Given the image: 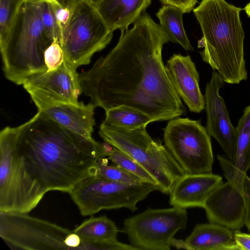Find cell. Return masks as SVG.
Listing matches in <instances>:
<instances>
[{"mask_svg":"<svg viewBox=\"0 0 250 250\" xmlns=\"http://www.w3.org/2000/svg\"><path fill=\"white\" fill-rule=\"evenodd\" d=\"M168 39L160 24L144 12L116 46L88 70L79 74L82 92L106 111L125 105L155 121L170 120L186 109L177 92L162 52Z\"/></svg>","mask_w":250,"mask_h":250,"instance_id":"obj_1","label":"cell"},{"mask_svg":"<svg viewBox=\"0 0 250 250\" xmlns=\"http://www.w3.org/2000/svg\"><path fill=\"white\" fill-rule=\"evenodd\" d=\"M23 125L16 145L17 159L28 181L44 195L53 190L69 193L80 182L94 175L97 161L107 156L103 143L39 111Z\"/></svg>","mask_w":250,"mask_h":250,"instance_id":"obj_2","label":"cell"},{"mask_svg":"<svg viewBox=\"0 0 250 250\" xmlns=\"http://www.w3.org/2000/svg\"><path fill=\"white\" fill-rule=\"evenodd\" d=\"M241 10L225 0H202L193 9L205 41L204 49L200 52L203 61L224 83L232 84L248 78Z\"/></svg>","mask_w":250,"mask_h":250,"instance_id":"obj_3","label":"cell"},{"mask_svg":"<svg viewBox=\"0 0 250 250\" xmlns=\"http://www.w3.org/2000/svg\"><path fill=\"white\" fill-rule=\"evenodd\" d=\"M52 42L43 26L38 2L27 0L9 42L0 51L6 78L21 85L30 76L46 71L44 53Z\"/></svg>","mask_w":250,"mask_h":250,"instance_id":"obj_4","label":"cell"},{"mask_svg":"<svg viewBox=\"0 0 250 250\" xmlns=\"http://www.w3.org/2000/svg\"><path fill=\"white\" fill-rule=\"evenodd\" d=\"M99 134L152 175L163 193L169 194L176 181L186 174L166 146L150 137L146 127L127 129L103 122Z\"/></svg>","mask_w":250,"mask_h":250,"instance_id":"obj_5","label":"cell"},{"mask_svg":"<svg viewBox=\"0 0 250 250\" xmlns=\"http://www.w3.org/2000/svg\"><path fill=\"white\" fill-rule=\"evenodd\" d=\"M0 236L11 249L99 250L73 230L27 213L0 211Z\"/></svg>","mask_w":250,"mask_h":250,"instance_id":"obj_6","label":"cell"},{"mask_svg":"<svg viewBox=\"0 0 250 250\" xmlns=\"http://www.w3.org/2000/svg\"><path fill=\"white\" fill-rule=\"evenodd\" d=\"M64 0L70 4L72 14L60 44L64 60L76 69L88 64L94 54L109 43L113 31L87 0Z\"/></svg>","mask_w":250,"mask_h":250,"instance_id":"obj_7","label":"cell"},{"mask_svg":"<svg viewBox=\"0 0 250 250\" xmlns=\"http://www.w3.org/2000/svg\"><path fill=\"white\" fill-rule=\"evenodd\" d=\"M155 190H158L157 186L150 183L127 184L92 175L78 183L69 194L86 216L103 209L125 208L133 212L137 203Z\"/></svg>","mask_w":250,"mask_h":250,"instance_id":"obj_8","label":"cell"},{"mask_svg":"<svg viewBox=\"0 0 250 250\" xmlns=\"http://www.w3.org/2000/svg\"><path fill=\"white\" fill-rule=\"evenodd\" d=\"M210 137L200 120L188 118L170 120L164 129L165 146L186 174L212 172Z\"/></svg>","mask_w":250,"mask_h":250,"instance_id":"obj_9","label":"cell"},{"mask_svg":"<svg viewBox=\"0 0 250 250\" xmlns=\"http://www.w3.org/2000/svg\"><path fill=\"white\" fill-rule=\"evenodd\" d=\"M22 127L7 126L0 133V211L27 213L42 199L17 159L16 145Z\"/></svg>","mask_w":250,"mask_h":250,"instance_id":"obj_10","label":"cell"},{"mask_svg":"<svg viewBox=\"0 0 250 250\" xmlns=\"http://www.w3.org/2000/svg\"><path fill=\"white\" fill-rule=\"evenodd\" d=\"M187 220L186 209L148 208L125 219L122 231L137 250H169L171 239L185 229Z\"/></svg>","mask_w":250,"mask_h":250,"instance_id":"obj_11","label":"cell"},{"mask_svg":"<svg viewBox=\"0 0 250 250\" xmlns=\"http://www.w3.org/2000/svg\"><path fill=\"white\" fill-rule=\"evenodd\" d=\"M39 111L62 104H78L79 74L64 60L57 69L33 74L22 84Z\"/></svg>","mask_w":250,"mask_h":250,"instance_id":"obj_12","label":"cell"},{"mask_svg":"<svg viewBox=\"0 0 250 250\" xmlns=\"http://www.w3.org/2000/svg\"><path fill=\"white\" fill-rule=\"evenodd\" d=\"M224 82L214 71L207 84L204 95L207 114L206 128L209 135L214 138L225 152L233 160L236 150L237 133L230 120L229 112L220 89Z\"/></svg>","mask_w":250,"mask_h":250,"instance_id":"obj_13","label":"cell"},{"mask_svg":"<svg viewBox=\"0 0 250 250\" xmlns=\"http://www.w3.org/2000/svg\"><path fill=\"white\" fill-rule=\"evenodd\" d=\"M204 208L209 223L239 230L244 225L242 188L228 181L222 184L209 195Z\"/></svg>","mask_w":250,"mask_h":250,"instance_id":"obj_14","label":"cell"},{"mask_svg":"<svg viewBox=\"0 0 250 250\" xmlns=\"http://www.w3.org/2000/svg\"><path fill=\"white\" fill-rule=\"evenodd\" d=\"M166 67L177 92L189 110L200 113L205 109L199 75L190 56L174 54L167 61Z\"/></svg>","mask_w":250,"mask_h":250,"instance_id":"obj_15","label":"cell"},{"mask_svg":"<svg viewBox=\"0 0 250 250\" xmlns=\"http://www.w3.org/2000/svg\"><path fill=\"white\" fill-rule=\"evenodd\" d=\"M223 183L222 177L212 172L186 174L174 185L169 194L170 205L184 209L204 208L209 195Z\"/></svg>","mask_w":250,"mask_h":250,"instance_id":"obj_16","label":"cell"},{"mask_svg":"<svg viewBox=\"0 0 250 250\" xmlns=\"http://www.w3.org/2000/svg\"><path fill=\"white\" fill-rule=\"evenodd\" d=\"M95 106L91 103L85 104H62L38 111L41 115L67 129L87 138H92L95 125Z\"/></svg>","mask_w":250,"mask_h":250,"instance_id":"obj_17","label":"cell"},{"mask_svg":"<svg viewBox=\"0 0 250 250\" xmlns=\"http://www.w3.org/2000/svg\"><path fill=\"white\" fill-rule=\"evenodd\" d=\"M151 0H102L96 8L109 28L127 29L145 12Z\"/></svg>","mask_w":250,"mask_h":250,"instance_id":"obj_18","label":"cell"},{"mask_svg":"<svg viewBox=\"0 0 250 250\" xmlns=\"http://www.w3.org/2000/svg\"><path fill=\"white\" fill-rule=\"evenodd\" d=\"M234 233L219 225L199 224L185 241L191 250H238Z\"/></svg>","mask_w":250,"mask_h":250,"instance_id":"obj_19","label":"cell"},{"mask_svg":"<svg viewBox=\"0 0 250 250\" xmlns=\"http://www.w3.org/2000/svg\"><path fill=\"white\" fill-rule=\"evenodd\" d=\"M236 130L235 154L230 164L235 182L243 186L250 167V104L244 108Z\"/></svg>","mask_w":250,"mask_h":250,"instance_id":"obj_20","label":"cell"},{"mask_svg":"<svg viewBox=\"0 0 250 250\" xmlns=\"http://www.w3.org/2000/svg\"><path fill=\"white\" fill-rule=\"evenodd\" d=\"M183 12L179 8L164 5L156 13L160 25L168 41L178 43L186 50H194L187 36L183 23Z\"/></svg>","mask_w":250,"mask_h":250,"instance_id":"obj_21","label":"cell"},{"mask_svg":"<svg viewBox=\"0 0 250 250\" xmlns=\"http://www.w3.org/2000/svg\"><path fill=\"white\" fill-rule=\"evenodd\" d=\"M73 230L83 241L90 243L117 239L119 232L114 222L106 215L91 217Z\"/></svg>","mask_w":250,"mask_h":250,"instance_id":"obj_22","label":"cell"},{"mask_svg":"<svg viewBox=\"0 0 250 250\" xmlns=\"http://www.w3.org/2000/svg\"><path fill=\"white\" fill-rule=\"evenodd\" d=\"M155 120L147 114L131 106L121 105L105 111L104 123L117 127L135 129L146 127Z\"/></svg>","mask_w":250,"mask_h":250,"instance_id":"obj_23","label":"cell"},{"mask_svg":"<svg viewBox=\"0 0 250 250\" xmlns=\"http://www.w3.org/2000/svg\"><path fill=\"white\" fill-rule=\"evenodd\" d=\"M27 0H0V49L7 46L14 33L21 9Z\"/></svg>","mask_w":250,"mask_h":250,"instance_id":"obj_24","label":"cell"},{"mask_svg":"<svg viewBox=\"0 0 250 250\" xmlns=\"http://www.w3.org/2000/svg\"><path fill=\"white\" fill-rule=\"evenodd\" d=\"M97 175L107 180L127 184H137L145 182L140 178L116 166L108 165L107 159H99L96 164Z\"/></svg>","mask_w":250,"mask_h":250,"instance_id":"obj_25","label":"cell"},{"mask_svg":"<svg viewBox=\"0 0 250 250\" xmlns=\"http://www.w3.org/2000/svg\"><path fill=\"white\" fill-rule=\"evenodd\" d=\"M108 159L114 165L140 178L145 182L155 184L158 187L157 182L152 175L137 162L118 149L114 147L108 156Z\"/></svg>","mask_w":250,"mask_h":250,"instance_id":"obj_26","label":"cell"},{"mask_svg":"<svg viewBox=\"0 0 250 250\" xmlns=\"http://www.w3.org/2000/svg\"><path fill=\"white\" fill-rule=\"evenodd\" d=\"M40 6L42 20L45 31L50 38L60 40V34L56 19L50 5L42 0H36Z\"/></svg>","mask_w":250,"mask_h":250,"instance_id":"obj_27","label":"cell"},{"mask_svg":"<svg viewBox=\"0 0 250 250\" xmlns=\"http://www.w3.org/2000/svg\"><path fill=\"white\" fill-rule=\"evenodd\" d=\"M64 60L63 52L60 41L58 39H54L44 53L47 71L58 68L62 63Z\"/></svg>","mask_w":250,"mask_h":250,"instance_id":"obj_28","label":"cell"},{"mask_svg":"<svg viewBox=\"0 0 250 250\" xmlns=\"http://www.w3.org/2000/svg\"><path fill=\"white\" fill-rule=\"evenodd\" d=\"M242 192L244 199V224L250 233V177L247 175L244 179Z\"/></svg>","mask_w":250,"mask_h":250,"instance_id":"obj_29","label":"cell"},{"mask_svg":"<svg viewBox=\"0 0 250 250\" xmlns=\"http://www.w3.org/2000/svg\"><path fill=\"white\" fill-rule=\"evenodd\" d=\"M164 5H168L180 9L183 13H189L197 2V0H159Z\"/></svg>","mask_w":250,"mask_h":250,"instance_id":"obj_30","label":"cell"},{"mask_svg":"<svg viewBox=\"0 0 250 250\" xmlns=\"http://www.w3.org/2000/svg\"><path fill=\"white\" fill-rule=\"evenodd\" d=\"M234 235L238 250H250V233H245L238 230L234 231Z\"/></svg>","mask_w":250,"mask_h":250,"instance_id":"obj_31","label":"cell"},{"mask_svg":"<svg viewBox=\"0 0 250 250\" xmlns=\"http://www.w3.org/2000/svg\"><path fill=\"white\" fill-rule=\"evenodd\" d=\"M170 246L173 247L177 249H186L191 250L190 248L187 245L185 240L172 238L170 242Z\"/></svg>","mask_w":250,"mask_h":250,"instance_id":"obj_32","label":"cell"},{"mask_svg":"<svg viewBox=\"0 0 250 250\" xmlns=\"http://www.w3.org/2000/svg\"><path fill=\"white\" fill-rule=\"evenodd\" d=\"M244 11L249 17H250V1L244 8Z\"/></svg>","mask_w":250,"mask_h":250,"instance_id":"obj_33","label":"cell"},{"mask_svg":"<svg viewBox=\"0 0 250 250\" xmlns=\"http://www.w3.org/2000/svg\"><path fill=\"white\" fill-rule=\"evenodd\" d=\"M205 46V41L202 37L200 40L198 41V47L204 48Z\"/></svg>","mask_w":250,"mask_h":250,"instance_id":"obj_34","label":"cell"},{"mask_svg":"<svg viewBox=\"0 0 250 250\" xmlns=\"http://www.w3.org/2000/svg\"><path fill=\"white\" fill-rule=\"evenodd\" d=\"M90 3L95 6L96 7L102 0H87Z\"/></svg>","mask_w":250,"mask_h":250,"instance_id":"obj_35","label":"cell"},{"mask_svg":"<svg viewBox=\"0 0 250 250\" xmlns=\"http://www.w3.org/2000/svg\"><path fill=\"white\" fill-rule=\"evenodd\" d=\"M249 170H250V168H249Z\"/></svg>","mask_w":250,"mask_h":250,"instance_id":"obj_36","label":"cell"}]
</instances>
